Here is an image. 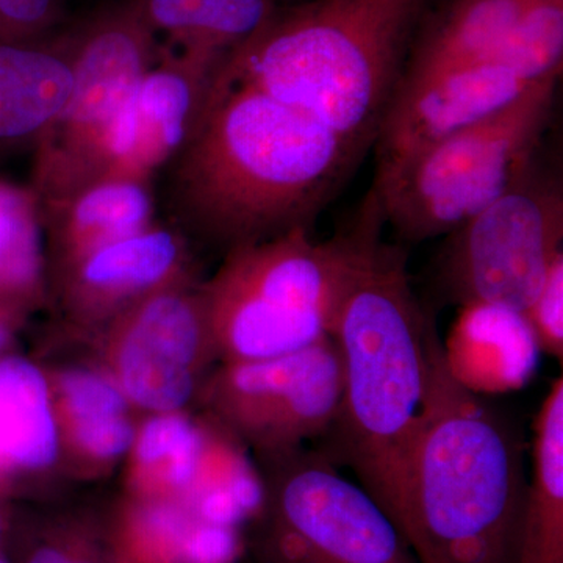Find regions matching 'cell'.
<instances>
[{
	"instance_id": "6da1fadb",
	"label": "cell",
	"mask_w": 563,
	"mask_h": 563,
	"mask_svg": "<svg viewBox=\"0 0 563 563\" xmlns=\"http://www.w3.org/2000/svg\"><path fill=\"white\" fill-rule=\"evenodd\" d=\"M362 152L221 69L201 124L157 176L158 211L185 240L229 252L310 232Z\"/></svg>"
},
{
	"instance_id": "7a4b0ae2",
	"label": "cell",
	"mask_w": 563,
	"mask_h": 563,
	"mask_svg": "<svg viewBox=\"0 0 563 563\" xmlns=\"http://www.w3.org/2000/svg\"><path fill=\"white\" fill-rule=\"evenodd\" d=\"M435 331L415 296L406 252L380 239L333 325L343 391L322 453L354 473L396 529L424 418L429 344Z\"/></svg>"
},
{
	"instance_id": "3957f363",
	"label": "cell",
	"mask_w": 563,
	"mask_h": 563,
	"mask_svg": "<svg viewBox=\"0 0 563 563\" xmlns=\"http://www.w3.org/2000/svg\"><path fill=\"white\" fill-rule=\"evenodd\" d=\"M526 488L520 433L455 379L433 332L398 531L418 563H518Z\"/></svg>"
},
{
	"instance_id": "277c9868",
	"label": "cell",
	"mask_w": 563,
	"mask_h": 563,
	"mask_svg": "<svg viewBox=\"0 0 563 563\" xmlns=\"http://www.w3.org/2000/svg\"><path fill=\"white\" fill-rule=\"evenodd\" d=\"M433 0H307L225 57L222 76L257 88L365 151L401 85Z\"/></svg>"
},
{
	"instance_id": "5b68a950",
	"label": "cell",
	"mask_w": 563,
	"mask_h": 563,
	"mask_svg": "<svg viewBox=\"0 0 563 563\" xmlns=\"http://www.w3.org/2000/svg\"><path fill=\"white\" fill-rule=\"evenodd\" d=\"M384 225L372 190L354 224L325 242L296 229L229 252L201 292L214 346L232 362L263 361L332 336L344 296Z\"/></svg>"
},
{
	"instance_id": "8992f818",
	"label": "cell",
	"mask_w": 563,
	"mask_h": 563,
	"mask_svg": "<svg viewBox=\"0 0 563 563\" xmlns=\"http://www.w3.org/2000/svg\"><path fill=\"white\" fill-rule=\"evenodd\" d=\"M559 79L540 81L509 107L376 172L385 224L410 243L448 235L490 206L542 155Z\"/></svg>"
},
{
	"instance_id": "52a82bcc",
	"label": "cell",
	"mask_w": 563,
	"mask_h": 563,
	"mask_svg": "<svg viewBox=\"0 0 563 563\" xmlns=\"http://www.w3.org/2000/svg\"><path fill=\"white\" fill-rule=\"evenodd\" d=\"M446 236L439 277L448 298L523 313L563 252L561 176L540 155L509 190Z\"/></svg>"
},
{
	"instance_id": "ba28073f",
	"label": "cell",
	"mask_w": 563,
	"mask_h": 563,
	"mask_svg": "<svg viewBox=\"0 0 563 563\" xmlns=\"http://www.w3.org/2000/svg\"><path fill=\"white\" fill-rule=\"evenodd\" d=\"M66 40L73 90L60 118L35 150L31 188L38 199L85 180L102 133L162 52L157 35L132 0L96 11L66 33Z\"/></svg>"
},
{
	"instance_id": "9c48e42d",
	"label": "cell",
	"mask_w": 563,
	"mask_h": 563,
	"mask_svg": "<svg viewBox=\"0 0 563 563\" xmlns=\"http://www.w3.org/2000/svg\"><path fill=\"white\" fill-rule=\"evenodd\" d=\"M276 459L269 495L276 563H418L383 507L322 451Z\"/></svg>"
},
{
	"instance_id": "30bf717a",
	"label": "cell",
	"mask_w": 563,
	"mask_h": 563,
	"mask_svg": "<svg viewBox=\"0 0 563 563\" xmlns=\"http://www.w3.org/2000/svg\"><path fill=\"white\" fill-rule=\"evenodd\" d=\"M342 391L339 347L325 336L279 357L232 362L220 377L217 398L233 426L277 457L325 435Z\"/></svg>"
},
{
	"instance_id": "8fae6325",
	"label": "cell",
	"mask_w": 563,
	"mask_h": 563,
	"mask_svg": "<svg viewBox=\"0 0 563 563\" xmlns=\"http://www.w3.org/2000/svg\"><path fill=\"white\" fill-rule=\"evenodd\" d=\"M225 57L162 49L102 133L85 180L110 174L157 179L201 124Z\"/></svg>"
},
{
	"instance_id": "7c38bea8",
	"label": "cell",
	"mask_w": 563,
	"mask_h": 563,
	"mask_svg": "<svg viewBox=\"0 0 563 563\" xmlns=\"http://www.w3.org/2000/svg\"><path fill=\"white\" fill-rule=\"evenodd\" d=\"M533 85L493 60L465 63L404 80L374 140L376 172L498 113Z\"/></svg>"
},
{
	"instance_id": "4fadbf2b",
	"label": "cell",
	"mask_w": 563,
	"mask_h": 563,
	"mask_svg": "<svg viewBox=\"0 0 563 563\" xmlns=\"http://www.w3.org/2000/svg\"><path fill=\"white\" fill-rule=\"evenodd\" d=\"M214 344L201 295L163 288L129 309L120 329L118 374L124 395L166 413L190 398L192 366Z\"/></svg>"
},
{
	"instance_id": "5bb4252c",
	"label": "cell",
	"mask_w": 563,
	"mask_h": 563,
	"mask_svg": "<svg viewBox=\"0 0 563 563\" xmlns=\"http://www.w3.org/2000/svg\"><path fill=\"white\" fill-rule=\"evenodd\" d=\"M185 257L187 240L172 225L154 222L68 263L66 291L70 303L85 312L117 309L173 287Z\"/></svg>"
},
{
	"instance_id": "9a60e30c",
	"label": "cell",
	"mask_w": 563,
	"mask_h": 563,
	"mask_svg": "<svg viewBox=\"0 0 563 563\" xmlns=\"http://www.w3.org/2000/svg\"><path fill=\"white\" fill-rule=\"evenodd\" d=\"M38 203L43 232L66 265L151 228L158 213L155 180L114 174L92 177Z\"/></svg>"
},
{
	"instance_id": "2e32d148",
	"label": "cell",
	"mask_w": 563,
	"mask_h": 563,
	"mask_svg": "<svg viewBox=\"0 0 563 563\" xmlns=\"http://www.w3.org/2000/svg\"><path fill=\"white\" fill-rule=\"evenodd\" d=\"M73 90L66 33L0 43V161L35 151Z\"/></svg>"
},
{
	"instance_id": "e0dca14e",
	"label": "cell",
	"mask_w": 563,
	"mask_h": 563,
	"mask_svg": "<svg viewBox=\"0 0 563 563\" xmlns=\"http://www.w3.org/2000/svg\"><path fill=\"white\" fill-rule=\"evenodd\" d=\"M531 3L532 0H443L432 7L415 40L402 81L488 60Z\"/></svg>"
},
{
	"instance_id": "ac0fdd59",
	"label": "cell",
	"mask_w": 563,
	"mask_h": 563,
	"mask_svg": "<svg viewBox=\"0 0 563 563\" xmlns=\"http://www.w3.org/2000/svg\"><path fill=\"white\" fill-rule=\"evenodd\" d=\"M518 563H563V377L551 384L533 421Z\"/></svg>"
},
{
	"instance_id": "d6986e66",
	"label": "cell",
	"mask_w": 563,
	"mask_h": 563,
	"mask_svg": "<svg viewBox=\"0 0 563 563\" xmlns=\"http://www.w3.org/2000/svg\"><path fill=\"white\" fill-rule=\"evenodd\" d=\"M155 35L177 52L229 55L261 31L279 0H132Z\"/></svg>"
},
{
	"instance_id": "ffe728a7",
	"label": "cell",
	"mask_w": 563,
	"mask_h": 563,
	"mask_svg": "<svg viewBox=\"0 0 563 563\" xmlns=\"http://www.w3.org/2000/svg\"><path fill=\"white\" fill-rule=\"evenodd\" d=\"M443 346L448 352L472 350L461 354L444 352L446 361H454L470 354H472L470 358H476V361L483 358V376L479 377L473 390L479 395L481 391L488 390L490 374H495L493 391H498V388L499 391H504L520 387L521 384L518 383L517 377L507 368V362L529 377L539 352L523 313L485 302L466 303L461 307L450 342L443 343Z\"/></svg>"
},
{
	"instance_id": "44dd1931",
	"label": "cell",
	"mask_w": 563,
	"mask_h": 563,
	"mask_svg": "<svg viewBox=\"0 0 563 563\" xmlns=\"http://www.w3.org/2000/svg\"><path fill=\"white\" fill-rule=\"evenodd\" d=\"M58 450L57 424L43 374L31 362L0 363V454L25 468H43Z\"/></svg>"
},
{
	"instance_id": "7402d4cb",
	"label": "cell",
	"mask_w": 563,
	"mask_h": 563,
	"mask_svg": "<svg viewBox=\"0 0 563 563\" xmlns=\"http://www.w3.org/2000/svg\"><path fill=\"white\" fill-rule=\"evenodd\" d=\"M43 263L38 198L31 187L16 185L0 201V295H33Z\"/></svg>"
},
{
	"instance_id": "603a6c76",
	"label": "cell",
	"mask_w": 563,
	"mask_h": 563,
	"mask_svg": "<svg viewBox=\"0 0 563 563\" xmlns=\"http://www.w3.org/2000/svg\"><path fill=\"white\" fill-rule=\"evenodd\" d=\"M488 60L539 84L561 77L563 65V0H532Z\"/></svg>"
},
{
	"instance_id": "cb8c5ba5",
	"label": "cell",
	"mask_w": 563,
	"mask_h": 563,
	"mask_svg": "<svg viewBox=\"0 0 563 563\" xmlns=\"http://www.w3.org/2000/svg\"><path fill=\"white\" fill-rule=\"evenodd\" d=\"M136 457L146 466L168 465L169 483L188 487L198 474L202 440L191 422L177 415L162 413L146 422L136 440Z\"/></svg>"
},
{
	"instance_id": "d4e9b609",
	"label": "cell",
	"mask_w": 563,
	"mask_h": 563,
	"mask_svg": "<svg viewBox=\"0 0 563 563\" xmlns=\"http://www.w3.org/2000/svg\"><path fill=\"white\" fill-rule=\"evenodd\" d=\"M60 390L73 426L124 417V391L99 374L81 369L63 374Z\"/></svg>"
},
{
	"instance_id": "484cf974",
	"label": "cell",
	"mask_w": 563,
	"mask_h": 563,
	"mask_svg": "<svg viewBox=\"0 0 563 563\" xmlns=\"http://www.w3.org/2000/svg\"><path fill=\"white\" fill-rule=\"evenodd\" d=\"M540 352L563 362V252L523 312Z\"/></svg>"
},
{
	"instance_id": "4316f807",
	"label": "cell",
	"mask_w": 563,
	"mask_h": 563,
	"mask_svg": "<svg viewBox=\"0 0 563 563\" xmlns=\"http://www.w3.org/2000/svg\"><path fill=\"white\" fill-rule=\"evenodd\" d=\"M73 428L80 446L99 459L118 457L125 453L135 440L131 421L125 417Z\"/></svg>"
},
{
	"instance_id": "83f0119b",
	"label": "cell",
	"mask_w": 563,
	"mask_h": 563,
	"mask_svg": "<svg viewBox=\"0 0 563 563\" xmlns=\"http://www.w3.org/2000/svg\"><path fill=\"white\" fill-rule=\"evenodd\" d=\"M236 551L232 528L203 523L191 528L181 547V559L188 563H228Z\"/></svg>"
},
{
	"instance_id": "f1b7e54d",
	"label": "cell",
	"mask_w": 563,
	"mask_h": 563,
	"mask_svg": "<svg viewBox=\"0 0 563 563\" xmlns=\"http://www.w3.org/2000/svg\"><path fill=\"white\" fill-rule=\"evenodd\" d=\"M246 514V509L233 492L232 484L211 488L203 493L201 501H199V515H201L203 523L232 528L233 525L242 521Z\"/></svg>"
},
{
	"instance_id": "f546056e",
	"label": "cell",
	"mask_w": 563,
	"mask_h": 563,
	"mask_svg": "<svg viewBox=\"0 0 563 563\" xmlns=\"http://www.w3.org/2000/svg\"><path fill=\"white\" fill-rule=\"evenodd\" d=\"M29 563H95L81 561L74 555L63 553V551L54 550V548H43L32 555Z\"/></svg>"
},
{
	"instance_id": "4dcf8cb0",
	"label": "cell",
	"mask_w": 563,
	"mask_h": 563,
	"mask_svg": "<svg viewBox=\"0 0 563 563\" xmlns=\"http://www.w3.org/2000/svg\"><path fill=\"white\" fill-rule=\"evenodd\" d=\"M14 187H16V185L10 184V181L0 179V201H3V199H5L7 196L10 195V192L13 191Z\"/></svg>"
},
{
	"instance_id": "1f68e13d",
	"label": "cell",
	"mask_w": 563,
	"mask_h": 563,
	"mask_svg": "<svg viewBox=\"0 0 563 563\" xmlns=\"http://www.w3.org/2000/svg\"><path fill=\"white\" fill-rule=\"evenodd\" d=\"M5 340H7L5 328H3L2 321H0V347L3 346V343H5Z\"/></svg>"
},
{
	"instance_id": "d6a6232c",
	"label": "cell",
	"mask_w": 563,
	"mask_h": 563,
	"mask_svg": "<svg viewBox=\"0 0 563 563\" xmlns=\"http://www.w3.org/2000/svg\"><path fill=\"white\" fill-rule=\"evenodd\" d=\"M0 563H7V562H3L2 559H0Z\"/></svg>"
},
{
	"instance_id": "836d02e7",
	"label": "cell",
	"mask_w": 563,
	"mask_h": 563,
	"mask_svg": "<svg viewBox=\"0 0 563 563\" xmlns=\"http://www.w3.org/2000/svg\"><path fill=\"white\" fill-rule=\"evenodd\" d=\"M0 529H2V523H0Z\"/></svg>"
}]
</instances>
